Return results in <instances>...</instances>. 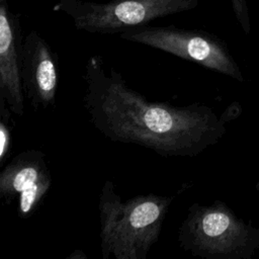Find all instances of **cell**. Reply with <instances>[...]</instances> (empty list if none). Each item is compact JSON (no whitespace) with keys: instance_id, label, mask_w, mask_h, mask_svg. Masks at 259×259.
<instances>
[{"instance_id":"cell-7","label":"cell","mask_w":259,"mask_h":259,"mask_svg":"<svg viewBox=\"0 0 259 259\" xmlns=\"http://www.w3.org/2000/svg\"><path fill=\"white\" fill-rule=\"evenodd\" d=\"M21 79L25 98L35 111L56 106L58 55L35 30H30L23 40Z\"/></svg>"},{"instance_id":"cell-4","label":"cell","mask_w":259,"mask_h":259,"mask_svg":"<svg viewBox=\"0 0 259 259\" xmlns=\"http://www.w3.org/2000/svg\"><path fill=\"white\" fill-rule=\"evenodd\" d=\"M199 0H111L97 3L85 0H58L79 30L91 33H120L146 25L161 17L191 10Z\"/></svg>"},{"instance_id":"cell-6","label":"cell","mask_w":259,"mask_h":259,"mask_svg":"<svg viewBox=\"0 0 259 259\" xmlns=\"http://www.w3.org/2000/svg\"><path fill=\"white\" fill-rule=\"evenodd\" d=\"M52 186L51 170L40 150H26L13 157L0 173V198L16 204L18 215L29 219L40 207Z\"/></svg>"},{"instance_id":"cell-8","label":"cell","mask_w":259,"mask_h":259,"mask_svg":"<svg viewBox=\"0 0 259 259\" xmlns=\"http://www.w3.org/2000/svg\"><path fill=\"white\" fill-rule=\"evenodd\" d=\"M22 37L20 21L0 0V106H7L13 114L22 116L25 95L21 79Z\"/></svg>"},{"instance_id":"cell-5","label":"cell","mask_w":259,"mask_h":259,"mask_svg":"<svg viewBox=\"0 0 259 259\" xmlns=\"http://www.w3.org/2000/svg\"><path fill=\"white\" fill-rule=\"evenodd\" d=\"M120 38L145 45L199 66L217 71L239 82L242 72L226 44L203 30L170 26L142 25L119 33Z\"/></svg>"},{"instance_id":"cell-9","label":"cell","mask_w":259,"mask_h":259,"mask_svg":"<svg viewBox=\"0 0 259 259\" xmlns=\"http://www.w3.org/2000/svg\"><path fill=\"white\" fill-rule=\"evenodd\" d=\"M11 110L7 106H0V165L3 166L11 152L12 127L10 125Z\"/></svg>"},{"instance_id":"cell-1","label":"cell","mask_w":259,"mask_h":259,"mask_svg":"<svg viewBox=\"0 0 259 259\" xmlns=\"http://www.w3.org/2000/svg\"><path fill=\"white\" fill-rule=\"evenodd\" d=\"M83 79L89 120L112 142L137 145L163 157H195L226 132L221 116L205 104L175 106L148 100L98 55L87 60Z\"/></svg>"},{"instance_id":"cell-2","label":"cell","mask_w":259,"mask_h":259,"mask_svg":"<svg viewBox=\"0 0 259 259\" xmlns=\"http://www.w3.org/2000/svg\"><path fill=\"white\" fill-rule=\"evenodd\" d=\"M176 194H140L122 200L114 183L106 180L98 203L102 258L146 259Z\"/></svg>"},{"instance_id":"cell-11","label":"cell","mask_w":259,"mask_h":259,"mask_svg":"<svg viewBox=\"0 0 259 259\" xmlns=\"http://www.w3.org/2000/svg\"><path fill=\"white\" fill-rule=\"evenodd\" d=\"M240 113H241V106H240V104L238 102H234V103L230 104L226 108V110L221 115V118L226 123V122H228V121L238 117L240 115Z\"/></svg>"},{"instance_id":"cell-12","label":"cell","mask_w":259,"mask_h":259,"mask_svg":"<svg viewBox=\"0 0 259 259\" xmlns=\"http://www.w3.org/2000/svg\"><path fill=\"white\" fill-rule=\"evenodd\" d=\"M67 259H87V255L82 250L76 249L67 256Z\"/></svg>"},{"instance_id":"cell-10","label":"cell","mask_w":259,"mask_h":259,"mask_svg":"<svg viewBox=\"0 0 259 259\" xmlns=\"http://www.w3.org/2000/svg\"><path fill=\"white\" fill-rule=\"evenodd\" d=\"M235 17L246 34L250 33L251 21L247 0H230Z\"/></svg>"},{"instance_id":"cell-3","label":"cell","mask_w":259,"mask_h":259,"mask_svg":"<svg viewBox=\"0 0 259 259\" xmlns=\"http://www.w3.org/2000/svg\"><path fill=\"white\" fill-rule=\"evenodd\" d=\"M180 247L206 259H250L259 249V229L223 201L192 203L178 230Z\"/></svg>"}]
</instances>
